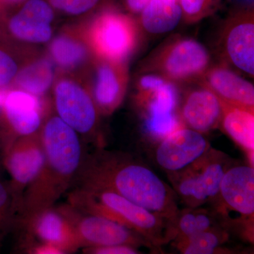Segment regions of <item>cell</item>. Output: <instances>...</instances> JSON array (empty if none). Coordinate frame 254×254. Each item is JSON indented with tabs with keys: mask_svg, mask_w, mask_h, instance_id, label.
Here are the masks:
<instances>
[{
	"mask_svg": "<svg viewBox=\"0 0 254 254\" xmlns=\"http://www.w3.org/2000/svg\"><path fill=\"white\" fill-rule=\"evenodd\" d=\"M26 1L27 0H0V6L6 12H9Z\"/></svg>",
	"mask_w": 254,
	"mask_h": 254,
	"instance_id": "cell-31",
	"label": "cell"
},
{
	"mask_svg": "<svg viewBox=\"0 0 254 254\" xmlns=\"http://www.w3.org/2000/svg\"><path fill=\"white\" fill-rule=\"evenodd\" d=\"M182 10V17L187 22H196L208 12L210 0H178Z\"/></svg>",
	"mask_w": 254,
	"mask_h": 254,
	"instance_id": "cell-28",
	"label": "cell"
},
{
	"mask_svg": "<svg viewBox=\"0 0 254 254\" xmlns=\"http://www.w3.org/2000/svg\"><path fill=\"white\" fill-rule=\"evenodd\" d=\"M210 148L203 133L182 127L159 140L155 160L167 173H175L194 163Z\"/></svg>",
	"mask_w": 254,
	"mask_h": 254,
	"instance_id": "cell-16",
	"label": "cell"
},
{
	"mask_svg": "<svg viewBox=\"0 0 254 254\" xmlns=\"http://www.w3.org/2000/svg\"><path fill=\"white\" fill-rule=\"evenodd\" d=\"M78 187L112 190L175 222L180 210L175 190L145 164L129 155L99 149L83 163Z\"/></svg>",
	"mask_w": 254,
	"mask_h": 254,
	"instance_id": "cell-1",
	"label": "cell"
},
{
	"mask_svg": "<svg viewBox=\"0 0 254 254\" xmlns=\"http://www.w3.org/2000/svg\"><path fill=\"white\" fill-rule=\"evenodd\" d=\"M215 211L223 225L246 228V233L254 230V168L251 165L229 167L222 178L220 190L213 202Z\"/></svg>",
	"mask_w": 254,
	"mask_h": 254,
	"instance_id": "cell-8",
	"label": "cell"
},
{
	"mask_svg": "<svg viewBox=\"0 0 254 254\" xmlns=\"http://www.w3.org/2000/svg\"><path fill=\"white\" fill-rule=\"evenodd\" d=\"M57 11L68 15H81L95 7L100 0H46Z\"/></svg>",
	"mask_w": 254,
	"mask_h": 254,
	"instance_id": "cell-27",
	"label": "cell"
},
{
	"mask_svg": "<svg viewBox=\"0 0 254 254\" xmlns=\"http://www.w3.org/2000/svg\"><path fill=\"white\" fill-rule=\"evenodd\" d=\"M52 89L57 116L78 135L93 136L100 115L84 73L58 71Z\"/></svg>",
	"mask_w": 254,
	"mask_h": 254,
	"instance_id": "cell-6",
	"label": "cell"
},
{
	"mask_svg": "<svg viewBox=\"0 0 254 254\" xmlns=\"http://www.w3.org/2000/svg\"><path fill=\"white\" fill-rule=\"evenodd\" d=\"M227 158L221 151L210 148L190 166L167 173L177 197L187 208H198L215 201L229 168Z\"/></svg>",
	"mask_w": 254,
	"mask_h": 254,
	"instance_id": "cell-5",
	"label": "cell"
},
{
	"mask_svg": "<svg viewBox=\"0 0 254 254\" xmlns=\"http://www.w3.org/2000/svg\"><path fill=\"white\" fill-rule=\"evenodd\" d=\"M15 229H26L29 252L38 246H50L60 254L73 253L81 248L72 224L62 208L40 210L18 221Z\"/></svg>",
	"mask_w": 254,
	"mask_h": 254,
	"instance_id": "cell-10",
	"label": "cell"
},
{
	"mask_svg": "<svg viewBox=\"0 0 254 254\" xmlns=\"http://www.w3.org/2000/svg\"><path fill=\"white\" fill-rule=\"evenodd\" d=\"M229 239V233L224 227H215L190 237L186 240L174 242V245L184 254H212L220 253V247Z\"/></svg>",
	"mask_w": 254,
	"mask_h": 254,
	"instance_id": "cell-25",
	"label": "cell"
},
{
	"mask_svg": "<svg viewBox=\"0 0 254 254\" xmlns=\"http://www.w3.org/2000/svg\"><path fill=\"white\" fill-rule=\"evenodd\" d=\"M230 104L254 110V87L224 64L206 70L196 81Z\"/></svg>",
	"mask_w": 254,
	"mask_h": 254,
	"instance_id": "cell-19",
	"label": "cell"
},
{
	"mask_svg": "<svg viewBox=\"0 0 254 254\" xmlns=\"http://www.w3.org/2000/svg\"><path fill=\"white\" fill-rule=\"evenodd\" d=\"M210 54L201 43L191 38H177L148 58L142 71L160 75L174 83L197 81L210 67Z\"/></svg>",
	"mask_w": 254,
	"mask_h": 254,
	"instance_id": "cell-7",
	"label": "cell"
},
{
	"mask_svg": "<svg viewBox=\"0 0 254 254\" xmlns=\"http://www.w3.org/2000/svg\"><path fill=\"white\" fill-rule=\"evenodd\" d=\"M48 58L59 71L76 73L86 71L95 56L81 27H68L50 41Z\"/></svg>",
	"mask_w": 254,
	"mask_h": 254,
	"instance_id": "cell-18",
	"label": "cell"
},
{
	"mask_svg": "<svg viewBox=\"0 0 254 254\" xmlns=\"http://www.w3.org/2000/svg\"><path fill=\"white\" fill-rule=\"evenodd\" d=\"M55 66L48 55L27 58L23 60L11 88L43 98L53 88L57 74Z\"/></svg>",
	"mask_w": 254,
	"mask_h": 254,
	"instance_id": "cell-22",
	"label": "cell"
},
{
	"mask_svg": "<svg viewBox=\"0 0 254 254\" xmlns=\"http://www.w3.org/2000/svg\"><path fill=\"white\" fill-rule=\"evenodd\" d=\"M220 48L224 60L254 77V13L246 11L230 18L220 35Z\"/></svg>",
	"mask_w": 254,
	"mask_h": 254,
	"instance_id": "cell-17",
	"label": "cell"
},
{
	"mask_svg": "<svg viewBox=\"0 0 254 254\" xmlns=\"http://www.w3.org/2000/svg\"><path fill=\"white\" fill-rule=\"evenodd\" d=\"M46 118L43 98L10 88L0 113V158L15 140L41 131Z\"/></svg>",
	"mask_w": 254,
	"mask_h": 254,
	"instance_id": "cell-9",
	"label": "cell"
},
{
	"mask_svg": "<svg viewBox=\"0 0 254 254\" xmlns=\"http://www.w3.org/2000/svg\"><path fill=\"white\" fill-rule=\"evenodd\" d=\"M6 14H7V12H6V11H4V10L0 6V24L2 22L3 20L4 19Z\"/></svg>",
	"mask_w": 254,
	"mask_h": 254,
	"instance_id": "cell-32",
	"label": "cell"
},
{
	"mask_svg": "<svg viewBox=\"0 0 254 254\" xmlns=\"http://www.w3.org/2000/svg\"><path fill=\"white\" fill-rule=\"evenodd\" d=\"M83 252L92 254H141L136 247L128 245H113L107 247L83 248Z\"/></svg>",
	"mask_w": 254,
	"mask_h": 254,
	"instance_id": "cell-29",
	"label": "cell"
},
{
	"mask_svg": "<svg viewBox=\"0 0 254 254\" xmlns=\"http://www.w3.org/2000/svg\"><path fill=\"white\" fill-rule=\"evenodd\" d=\"M84 75L100 116L111 115L126 95L128 63L95 58Z\"/></svg>",
	"mask_w": 254,
	"mask_h": 254,
	"instance_id": "cell-14",
	"label": "cell"
},
{
	"mask_svg": "<svg viewBox=\"0 0 254 254\" xmlns=\"http://www.w3.org/2000/svg\"><path fill=\"white\" fill-rule=\"evenodd\" d=\"M137 100L146 112V129L158 141L184 126L176 115L179 95L174 82L165 79L155 88L138 91Z\"/></svg>",
	"mask_w": 254,
	"mask_h": 254,
	"instance_id": "cell-15",
	"label": "cell"
},
{
	"mask_svg": "<svg viewBox=\"0 0 254 254\" xmlns=\"http://www.w3.org/2000/svg\"><path fill=\"white\" fill-rule=\"evenodd\" d=\"M221 106L217 95L199 86L188 91L182 100L180 118L184 126L205 133L220 126Z\"/></svg>",
	"mask_w": 254,
	"mask_h": 254,
	"instance_id": "cell-20",
	"label": "cell"
},
{
	"mask_svg": "<svg viewBox=\"0 0 254 254\" xmlns=\"http://www.w3.org/2000/svg\"><path fill=\"white\" fill-rule=\"evenodd\" d=\"M81 28L95 58L99 59L128 62L139 41L138 23L113 10L97 15Z\"/></svg>",
	"mask_w": 254,
	"mask_h": 254,
	"instance_id": "cell-4",
	"label": "cell"
},
{
	"mask_svg": "<svg viewBox=\"0 0 254 254\" xmlns=\"http://www.w3.org/2000/svg\"><path fill=\"white\" fill-rule=\"evenodd\" d=\"M68 205L121 224L143 237L155 250L175 239V222L110 190L78 187L68 195Z\"/></svg>",
	"mask_w": 254,
	"mask_h": 254,
	"instance_id": "cell-3",
	"label": "cell"
},
{
	"mask_svg": "<svg viewBox=\"0 0 254 254\" xmlns=\"http://www.w3.org/2000/svg\"><path fill=\"white\" fill-rule=\"evenodd\" d=\"M150 0H125L127 8L133 13H141Z\"/></svg>",
	"mask_w": 254,
	"mask_h": 254,
	"instance_id": "cell-30",
	"label": "cell"
},
{
	"mask_svg": "<svg viewBox=\"0 0 254 254\" xmlns=\"http://www.w3.org/2000/svg\"><path fill=\"white\" fill-rule=\"evenodd\" d=\"M9 11L0 24V37L11 43L41 44L53 37L55 9L46 0H27Z\"/></svg>",
	"mask_w": 254,
	"mask_h": 254,
	"instance_id": "cell-11",
	"label": "cell"
},
{
	"mask_svg": "<svg viewBox=\"0 0 254 254\" xmlns=\"http://www.w3.org/2000/svg\"><path fill=\"white\" fill-rule=\"evenodd\" d=\"M4 239L3 238L2 236H1V234H0V247L2 245L3 242H4Z\"/></svg>",
	"mask_w": 254,
	"mask_h": 254,
	"instance_id": "cell-33",
	"label": "cell"
},
{
	"mask_svg": "<svg viewBox=\"0 0 254 254\" xmlns=\"http://www.w3.org/2000/svg\"><path fill=\"white\" fill-rule=\"evenodd\" d=\"M213 211L200 208H187L180 210L175 223L174 242H180L215 227H224Z\"/></svg>",
	"mask_w": 254,
	"mask_h": 254,
	"instance_id": "cell-24",
	"label": "cell"
},
{
	"mask_svg": "<svg viewBox=\"0 0 254 254\" xmlns=\"http://www.w3.org/2000/svg\"><path fill=\"white\" fill-rule=\"evenodd\" d=\"M72 224L81 248L128 245L153 249L141 235L105 217L83 213L70 205L61 207Z\"/></svg>",
	"mask_w": 254,
	"mask_h": 254,
	"instance_id": "cell-12",
	"label": "cell"
},
{
	"mask_svg": "<svg viewBox=\"0 0 254 254\" xmlns=\"http://www.w3.org/2000/svg\"><path fill=\"white\" fill-rule=\"evenodd\" d=\"M218 99L221 106L220 126L222 131L245 150L250 165L254 167V110L230 104L219 98Z\"/></svg>",
	"mask_w": 254,
	"mask_h": 254,
	"instance_id": "cell-21",
	"label": "cell"
},
{
	"mask_svg": "<svg viewBox=\"0 0 254 254\" xmlns=\"http://www.w3.org/2000/svg\"><path fill=\"white\" fill-rule=\"evenodd\" d=\"M40 133L44 164L23 193L18 222L54 206L75 181L84 160L79 135L57 115L46 118Z\"/></svg>",
	"mask_w": 254,
	"mask_h": 254,
	"instance_id": "cell-2",
	"label": "cell"
},
{
	"mask_svg": "<svg viewBox=\"0 0 254 254\" xmlns=\"http://www.w3.org/2000/svg\"><path fill=\"white\" fill-rule=\"evenodd\" d=\"M10 176V190L21 208L23 193L39 175L45 161V152L40 131L15 140L1 158Z\"/></svg>",
	"mask_w": 254,
	"mask_h": 254,
	"instance_id": "cell-13",
	"label": "cell"
},
{
	"mask_svg": "<svg viewBox=\"0 0 254 254\" xmlns=\"http://www.w3.org/2000/svg\"><path fill=\"white\" fill-rule=\"evenodd\" d=\"M22 63L15 43L0 37V88H11Z\"/></svg>",
	"mask_w": 254,
	"mask_h": 254,
	"instance_id": "cell-26",
	"label": "cell"
},
{
	"mask_svg": "<svg viewBox=\"0 0 254 254\" xmlns=\"http://www.w3.org/2000/svg\"><path fill=\"white\" fill-rule=\"evenodd\" d=\"M141 13L140 25L152 34L171 31L182 18L178 0H150Z\"/></svg>",
	"mask_w": 254,
	"mask_h": 254,
	"instance_id": "cell-23",
	"label": "cell"
}]
</instances>
